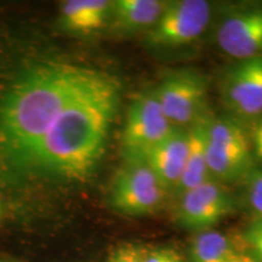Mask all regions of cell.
Instances as JSON below:
<instances>
[{
    "label": "cell",
    "instance_id": "6",
    "mask_svg": "<svg viewBox=\"0 0 262 262\" xmlns=\"http://www.w3.org/2000/svg\"><path fill=\"white\" fill-rule=\"evenodd\" d=\"M158 102L169 122L175 127L193 125L205 114L208 83L204 75L194 70L170 72L155 90Z\"/></svg>",
    "mask_w": 262,
    "mask_h": 262
},
{
    "label": "cell",
    "instance_id": "8",
    "mask_svg": "<svg viewBox=\"0 0 262 262\" xmlns=\"http://www.w3.org/2000/svg\"><path fill=\"white\" fill-rule=\"evenodd\" d=\"M180 195L176 220L193 231H208L235 209L233 195L211 180Z\"/></svg>",
    "mask_w": 262,
    "mask_h": 262
},
{
    "label": "cell",
    "instance_id": "9",
    "mask_svg": "<svg viewBox=\"0 0 262 262\" xmlns=\"http://www.w3.org/2000/svg\"><path fill=\"white\" fill-rule=\"evenodd\" d=\"M222 96L237 116L262 114V56L238 61L229 68L222 80Z\"/></svg>",
    "mask_w": 262,
    "mask_h": 262
},
{
    "label": "cell",
    "instance_id": "10",
    "mask_svg": "<svg viewBox=\"0 0 262 262\" xmlns=\"http://www.w3.org/2000/svg\"><path fill=\"white\" fill-rule=\"evenodd\" d=\"M217 44L238 61L262 56V6L244 8L227 16L219 28Z\"/></svg>",
    "mask_w": 262,
    "mask_h": 262
},
{
    "label": "cell",
    "instance_id": "5",
    "mask_svg": "<svg viewBox=\"0 0 262 262\" xmlns=\"http://www.w3.org/2000/svg\"><path fill=\"white\" fill-rule=\"evenodd\" d=\"M165 187L145 160H125L111 187V204L118 212L147 215L159 208Z\"/></svg>",
    "mask_w": 262,
    "mask_h": 262
},
{
    "label": "cell",
    "instance_id": "13",
    "mask_svg": "<svg viewBox=\"0 0 262 262\" xmlns=\"http://www.w3.org/2000/svg\"><path fill=\"white\" fill-rule=\"evenodd\" d=\"M166 2L160 0H117L112 2L110 18L117 32L149 31L162 14Z\"/></svg>",
    "mask_w": 262,
    "mask_h": 262
},
{
    "label": "cell",
    "instance_id": "19",
    "mask_svg": "<svg viewBox=\"0 0 262 262\" xmlns=\"http://www.w3.org/2000/svg\"><path fill=\"white\" fill-rule=\"evenodd\" d=\"M147 262H186V260L175 249L157 248L147 250Z\"/></svg>",
    "mask_w": 262,
    "mask_h": 262
},
{
    "label": "cell",
    "instance_id": "1",
    "mask_svg": "<svg viewBox=\"0 0 262 262\" xmlns=\"http://www.w3.org/2000/svg\"><path fill=\"white\" fill-rule=\"evenodd\" d=\"M110 75L60 61L34 64L19 74L0 95V178L11 179L66 108Z\"/></svg>",
    "mask_w": 262,
    "mask_h": 262
},
{
    "label": "cell",
    "instance_id": "22",
    "mask_svg": "<svg viewBox=\"0 0 262 262\" xmlns=\"http://www.w3.org/2000/svg\"><path fill=\"white\" fill-rule=\"evenodd\" d=\"M0 211H2V210H0Z\"/></svg>",
    "mask_w": 262,
    "mask_h": 262
},
{
    "label": "cell",
    "instance_id": "14",
    "mask_svg": "<svg viewBox=\"0 0 262 262\" xmlns=\"http://www.w3.org/2000/svg\"><path fill=\"white\" fill-rule=\"evenodd\" d=\"M111 8L107 0H68L61 8L60 25L68 32H95L106 25Z\"/></svg>",
    "mask_w": 262,
    "mask_h": 262
},
{
    "label": "cell",
    "instance_id": "20",
    "mask_svg": "<svg viewBox=\"0 0 262 262\" xmlns=\"http://www.w3.org/2000/svg\"><path fill=\"white\" fill-rule=\"evenodd\" d=\"M253 141H254L255 152H256L258 158L262 159V120L257 124L256 127H255Z\"/></svg>",
    "mask_w": 262,
    "mask_h": 262
},
{
    "label": "cell",
    "instance_id": "15",
    "mask_svg": "<svg viewBox=\"0 0 262 262\" xmlns=\"http://www.w3.org/2000/svg\"><path fill=\"white\" fill-rule=\"evenodd\" d=\"M237 254L227 235L216 231H203L191 244L192 262H228Z\"/></svg>",
    "mask_w": 262,
    "mask_h": 262
},
{
    "label": "cell",
    "instance_id": "12",
    "mask_svg": "<svg viewBox=\"0 0 262 262\" xmlns=\"http://www.w3.org/2000/svg\"><path fill=\"white\" fill-rule=\"evenodd\" d=\"M209 120L210 119L204 116L189 127L187 159H186L182 178L175 188L179 194L210 181L211 176L209 172L208 155H206Z\"/></svg>",
    "mask_w": 262,
    "mask_h": 262
},
{
    "label": "cell",
    "instance_id": "17",
    "mask_svg": "<svg viewBox=\"0 0 262 262\" xmlns=\"http://www.w3.org/2000/svg\"><path fill=\"white\" fill-rule=\"evenodd\" d=\"M244 241L250 250V256L255 261L262 262V216H258L248 226Z\"/></svg>",
    "mask_w": 262,
    "mask_h": 262
},
{
    "label": "cell",
    "instance_id": "3",
    "mask_svg": "<svg viewBox=\"0 0 262 262\" xmlns=\"http://www.w3.org/2000/svg\"><path fill=\"white\" fill-rule=\"evenodd\" d=\"M176 129L164 114L155 90L142 91L131 100L124 124L122 150L125 160H143Z\"/></svg>",
    "mask_w": 262,
    "mask_h": 262
},
{
    "label": "cell",
    "instance_id": "2",
    "mask_svg": "<svg viewBox=\"0 0 262 262\" xmlns=\"http://www.w3.org/2000/svg\"><path fill=\"white\" fill-rule=\"evenodd\" d=\"M120 97V83L111 74L60 114L12 173L11 179L55 176L80 180L102 156Z\"/></svg>",
    "mask_w": 262,
    "mask_h": 262
},
{
    "label": "cell",
    "instance_id": "18",
    "mask_svg": "<svg viewBox=\"0 0 262 262\" xmlns=\"http://www.w3.org/2000/svg\"><path fill=\"white\" fill-rule=\"evenodd\" d=\"M248 201L256 217L262 216V173H254L248 187Z\"/></svg>",
    "mask_w": 262,
    "mask_h": 262
},
{
    "label": "cell",
    "instance_id": "21",
    "mask_svg": "<svg viewBox=\"0 0 262 262\" xmlns=\"http://www.w3.org/2000/svg\"><path fill=\"white\" fill-rule=\"evenodd\" d=\"M228 262H257V261H255L254 258L250 256V255L237 253V254H234V256L232 257Z\"/></svg>",
    "mask_w": 262,
    "mask_h": 262
},
{
    "label": "cell",
    "instance_id": "16",
    "mask_svg": "<svg viewBox=\"0 0 262 262\" xmlns=\"http://www.w3.org/2000/svg\"><path fill=\"white\" fill-rule=\"evenodd\" d=\"M147 250L139 244H122L112 250L106 262H147Z\"/></svg>",
    "mask_w": 262,
    "mask_h": 262
},
{
    "label": "cell",
    "instance_id": "7",
    "mask_svg": "<svg viewBox=\"0 0 262 262\" xmlns=\"http://www.w3.org/2000/svg\"><path fill=\"white\" fill-rule=\"evenodd\" d=\"M206 155L210 176L224 181L244 175L250 165V148L244 130L228 119L209 120Z\"/></svg>",
    "mask_w": 262,
    "mask_h": 262
},
{
    "label": "cell",
    "instance_id": "11",
    "mask_svg": "<svg viewBox=\"0 0 262 262\" xmlns=\"http://www.w3.org/2000/svg\"><path fill=\"white\" fill-rule=\"evenodd\" d=\"M188 142V131L176 127L143 159L165 188H176L179 185L187 159Z\"/></svg>",
    "mask_w": 262,
    "mask_h": 262
},
{
    "label": "cell",
    "instance_id": "4",
    "mask_svg": "<svg viewBox=\"0 0 262 262\" xmlns=\"http://www.w3.org/2000/svg\"><path fill=\"white\" fill-rule=\"evenodd\" d=\"M210 16V4L204 0L166 2L155 26L147 32L146 44L156 49L187 45L201 37Z\"/></svg>",
    "mask_w": 262,
    "mask_h": 262
}]
</instances>
